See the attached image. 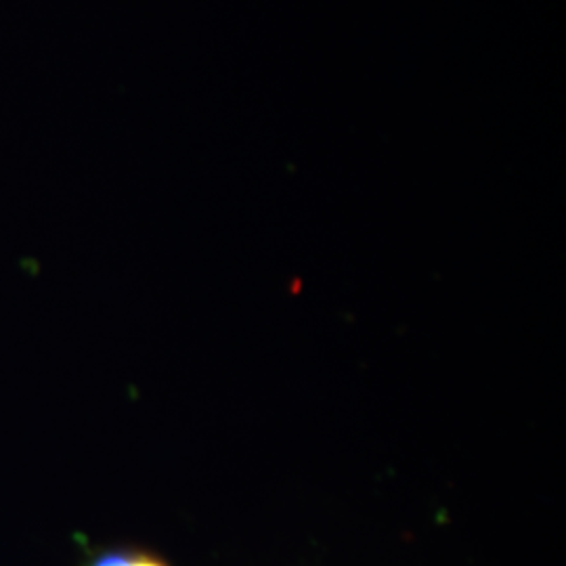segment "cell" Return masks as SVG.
<instances>
[{
    "instance_id": "1",
    "label": "cell",
    "mask_w": 566,
    "mask_h": 566,
    "mask_svg": "<svg viewBox=\"0 0 566 566\" xmlns=\"http://www.w3.org/2000/svg\"><path fill=\"white\" fill-rule=\"evenodd\" d=\"M86 566H168L160 558L139 552H105Z\"/></svg>"
}]
</instances>
